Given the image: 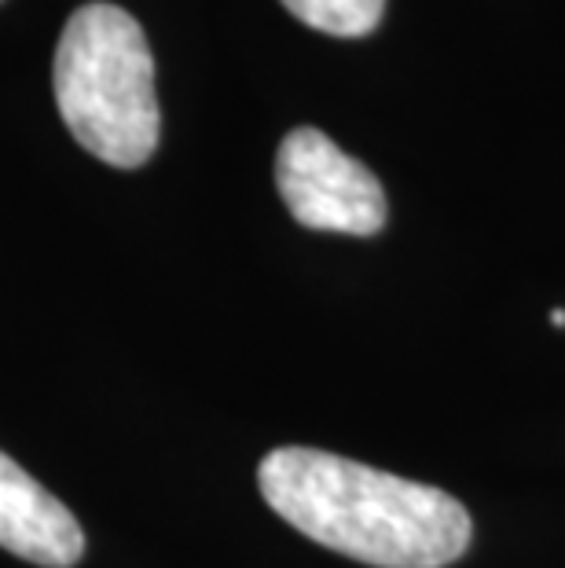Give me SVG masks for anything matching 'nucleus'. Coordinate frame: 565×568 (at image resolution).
<instances>
[{"label":"nucleus","instance_id":"f257e3e1","mask_svg":"<svg viewBox=\"0 0 565 568\" xmlns=\"http://www.w3.org/2000/svg\"><path fill=\"white\" fill-rule=\"evenodd\" d=\"M258 488L302 536L375 568H444L474 536L455 495L316 447L269 452Z\"/></svg>","mask_w":565,"mask_h":568},{"label":"nucleus","instance_id":"7ed1b4c3","mask_svg":"<svg viewBox=\"0 0 565 568\" xmlns=\"http://www.w3.org/2000/svg\"><path fill=\"white\" fill-rule=\"evenodd\" d=\"M275 187L294 221L312 232L367 239L386 227V191L379 176L320 129L286 132L275 154Z\"/></svg>","mask_w":565,"mask_h":568},{"label":"nucleus","instance_id":"39448f33","mask_svg":"<svg viewBox=\"0 0 565 568\" xmlns=\"http://www.w3.org/2000/svg\"><path fill=\"white\" fill-rule=\"evenodd\" d=\"M283 8L331 38H364L382 22L386 0H283Z\"/></svg>","mask_w":565,"mask_h":568},{"label":"nucleus","instance_id":"423d86ee","mask_svg":"<svg viewBox=\"0 0 565 568\" xmlns=\"http://www.w3.org/2000/svg\"><path fill=\"white\" fill-rule=\"evenodd\" d=\"M551 323H555V326H565V308H555V312H551Z\"/></svg>","mask_w":565,"mask_h":568},{"label":"nucleus","instance_id":"f03ea898","mask_svg":"<svg viewBox=\"0 0 565 568\" xmlns=\"http://www.w3.org/2000/svg\"><path fill=\"white\" fill-rule=\"evenodd\" d=\"M56 106L81 148L114 169H137L159 148L154 59L140 22L114 4L70 16L52 63Z\"/></svg>","mask_w":565,"mask_h":568},{"label":"nucleus","instance_id":"20e7f679","mask_svg":"<svg viewBox=\"0 0 565 568\" xmlns=\"http://www.w3.org/2000/svg\"><path fill=\"white\" fill-rule=\"evenodd\" d=\"M0 547L44 568H70L85 554V531L74 514L4 452H0Z\"/></svg>","mask_w":565,"mask_h":568}]
</instances>
